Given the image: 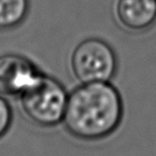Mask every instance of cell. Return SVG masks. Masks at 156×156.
<instances>
[{"mask_svg": "<svg viewBox=\"0 0 156 156\" xmlns=\"http://www.w3.org/2000/svg\"><path fill=\"white\" fill-rule=\"evenodd\" d=\"M119 92L107 83H83L67 98L63 121L73 136L95 140L108 136L121 122Z\"/></svg>", "mask_w": 156, "mask_h": 156, "instance_id": "cell-1", "label": "cell"}, {"mask_svg": "<svg viewBox=\"0 0 156 156\" xmlns=\"http://www.w3.org/2000/svg\"><path fill=\"white\" fill-rule=\"evenodd\" d=\"M67 98L60 83L39 74L22 94V106L27 117L35 124L52 126L63 120Z\"/></svg>", "mask_w": 156, "mask_h": 156, "instance_id": "cell-2", "label": "cell"}, {"mask_svg": "<svg viewBox=\"0 0 156 156\" xmlns=\"http://www.w3.org/2000/svg\"><path fill=\"white\" fill-rule=\"evenodd\" d=\"M72 69L81 83H107L115 73L117 58L112 48L104 41L88 39L74 49Z\"/></svg>", "mask_w": 156, "mask_h": 156, "instance_id": "cell-3", "label": "cell"}, {"mask_svg": "<svg viewBox=\"0 0 156 156\" xmlns=\"http://www.w3.org/2000/svg\"><path fill=\"white\" fill-rule=\"evenodd\" d=\"M39 73L35 66L20 55L0 57V94L22 95L34 81Z\"/></svg>", "mask_w": 156, "mask_h": 156, "instance_id": "cell-4", "label": "cell"}, {"mask_svg": "<svg viewBox=\"0 0 156 156\" xmlns=\"http://www.w3.org/2000/svg\"><path fill=\"white\" fill-rule=\"evenodd\" d=\"M117 15L130 30L147 29L156 20V0H119Z\"/></svg>", "mask_w": 156, "mask_h": 156, "instance_id": "cell-5", "label": "cell"}, {"mask_svg": "<svg viewBox=\"0 0 156 156\" xmlns=\"http://www.w3.org/2000/svg\"><path fill=\"white\" fill-rule=\"evenodd\" d=\"M28 0H0V28L15 27L25 20Z\"/></svg>", "mask_w": 156, "mask_h": 156, "instance_id": "cell-6", "label": "cell"}, {"mask_svg": "<svg viewBox=\"0 0 156 156\" xmlns=\"http://www.w3.org/2000/svg\"><path fill=\"white\" fill-rule=\"evenodd\" d=\"M12 122V111L10 105L0 96V137L7 133Z\"/></svg>", "mask_w": 156, "mask_h": 156, "instance_id": "cell-7", "label": "cell"}]
</instances>
